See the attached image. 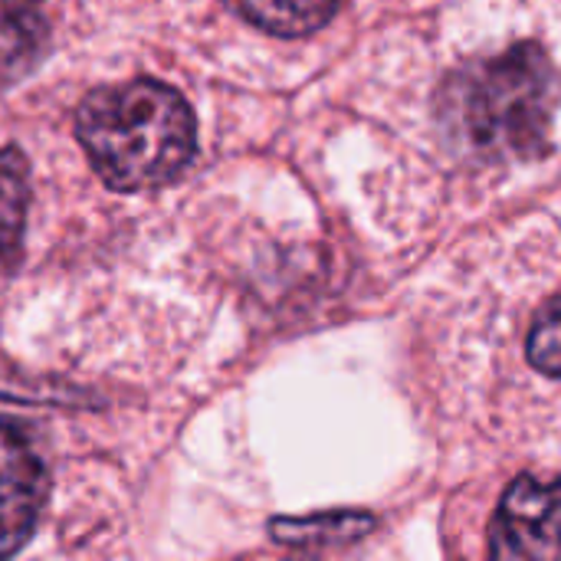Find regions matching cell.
<instances>
[{
	"instance_id": "1",
	"label": "cell",
	"mask_w": 561,
	"mask_h": 561,
	"mask_svg": "<svg viewBox=\"0 0 561 561\" xmlns=\"http://www.w3.org/2000/svg\"><path fill=\"white\" fill-rule=\"evenodd\" d=\"M561 102V76L539 43L457 69L437 102L447 138L477 161L546 154Z\"/></svg>"
},
{
	"instance_id": "2",
	"label": "cell",
	"mask_w": 561,
	"mask_h": 561,
	"mask_svg": "<svg viewBox=\"0 0 561 561\" xmlns=\"http://www.w3.org/2000/svg\"><path fill=\"white\" fill-rule=\"evenodd\" d=\"M76 135L112 191L171 184L194 158L197 122L184 95L154 79H131L89 92L76 112Z\"/></svg>"
},
{
	"instance_id": "3",
	"label": "cell",
	"mask_w": 561,
	"mask_h": 561,
	"mask_svg": "<svg viewBox=\"0 0 561 561\" xmlns=\"http://www.w3.org/2000/svg\"><path fill=\"white\" fill-rule=\"evenodd\" d=\"M493 559H561V477H519L490 529Z\"/></svg>"
},
{
	"instance_id": "4",
	"label": "cell",
	"mask_w": 561,
	"mask_h": 561,
	"mask_svg": "<svg viewBox=\"0 0 561 561\" xmlns=\"http://www.w3.org/2000/svg\"><path fill=\"white\" fill-rule=\"evenodd\" d=\"M46 490V467L26 431L0 417V559L26 546L39 523Z\"/></svg>"
},
{
	"instance_id": "5",
	"label": "cell",
	"mask_w": 561,
	"mask_h": 561,
	"mask_svg": "<svg viewBox=\"0 0 561 561\" xmlns=\"http://www.w3.org/2000/svg\"><path fill=\"white\" fill-rule=\"evenodd\" d=\"M43 0H3L0 3V79H13L36 62L46 46Z\"/></svg>"
},
{
	"instance_id": "6",
	"label": "cell",
	"mask_w": 561,
	"mask_h": 561,
	"mask_svg": "<svg viewBox=\"0 0 561 561\" xmlns=\"http://www.w3.org/2000/svg\"><path fill=\"white\" fill-rule=\"evenodd\" d=\"M375 529V516L368 513H322L309 519H273L270 536L279 546L296 549H325V546H348L365 539Z\"/></svg>"
},
{
	"instance_id": "7",
	"label": "cell",
	"mask_w": 561,
	"mask_h": 561,
	"mask_svg": "<svg viewBox=\"0 0 561 561\" xmlns=\"http://www.w3.org/2000/svg\"><path fill=\"white\" fill-rule=\"evenodd\" d=\"M227 7L273 36H306L332 20L339 0H227Z\"/></svg>"
},
{
	"instance_id": "8",
	"label": "cell",
	"mask_w": 561,
	"mask_h": 561,
	"mask_svg": "<svg viewBox=\"0 0 561 561\" xmlns=\"http://www.w3.org/2000/svg\"><path fill=\"white\" fill-rule=\"evenodd\" d=\"M26 158L20 148H0V273L13 270L26 224Z\"/></svg>"
},
{
	"instance_id": "9",
	"label": "cell",
	"mask_w": 561,
	"mask_h": 561,
	"mask_svg": "<svg viewBox=\"0 0 561 561\" xmlns=\"http://www.w3.org/2000/svg\"><path fill=\"white\" fill-rule=\"evenodd\" d=\"M529 362L549 378H561V296L552 299L529 332Z\"/></svg>"
}]
</instances>
